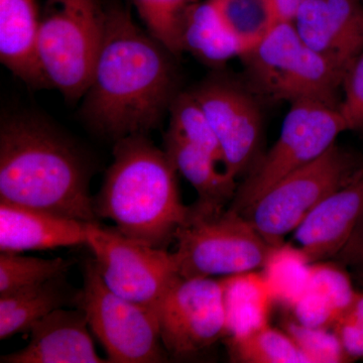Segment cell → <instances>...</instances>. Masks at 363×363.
I'll return each mask as SVG.
<instances>
[{"label":"cell","mask_w":363,"mask_h":363,"mask_svg":"<svg viewBox=\"0 0 363 363\" xmlns=\"http://www.w3.org/2000/svg\"><path fill=\"white\" fill-rule=\"evenodd\" d=\"M177 58L133 21L130 9L106 4L104 42L81 105L85 123L113 143L150 135L182 91Z\"/></svg>","instance_id":"obj_1"},{"label":"cell","mask_w":363,"mask_h":363,"mask_svg":"<svg viewBox=\"0 0 363 363\" xmlns=\"http://www.w3.org/2000/svg\"><path fill=\"white\" fill-rule=\"evenodd\" d=\"M83 150L44 117L11 114L0 124V201L99 223Z\"/></svg>","instance_id":"obj_2"},{"label":"cell","mask_w":363,"mask_h":363,"mask_svg":"<svg viewBox=\"0 0 363 363\" xmlns=\"http://www.w3.org/2000/svg\"><path fill=\"white\" fill-rule=\"evenodd\" d=\"M177 169L149 135L114 143L113 161L94 200L98 219L128 238L167 250L192 208L181 199Z\"/></svg>","instance_id":"obj_3"},{"label":"cell","mask_w":363,"mask_h":363,"mask_svg":"<svg viewBox=\"0 0 363 363\" xmlns=\"http://www.w3.org/2000/svg\"><path fill=\"white\" fill-rule=\"evenodd\" d=\"M245 82L271 102L312 99L338 107L342 76L306 45L292 21H281L240 57Z\"/></svg>","instance_id":"obj_4"},{"label":"cell","mask_w":363,"mask_h":363,"mask_svg":"<svg viewBox=\"0 0 363 363\" xmlns=\"http://www.w3.org/2000/svg\"><path fill=\"white\" fill-rule=\"evenodd\" d=\"M106 23L102 0H47L40 13L38 56L52 89L68 102L89 87Z\"/></svg>","instance_id":"obj_5"},{"label":"cell","mask_w":363,"mask_h":363,"mask_svg":"<svg viewBox=\"0 0 363 363\" xmlns=\"http://www.w3.org/2000/svg\"><path fill=\"white\" fill-rule=\"evenodd\" d=\"M192 208V206H191ZM174 252L184 278H214L264 269L274 247L245 215L228 210L198 213L177 231Z\"/></svg>","instance_id":"obj_6"},{"label":"cell","mask_w":363,"mask_h":363,"mask_svg":"<svg viewBox=\"0 0 363 363\" xmlns=\"http://www.w3.org/2000/svg\"><path fill=\"white\" fill-rule=\"evenodd\" d=\"M363 172L360 157L334 143L310 164L281 179L243 213L272 247L284 245L327 196Z\"/></svg>","instance_id":"obj_7"},{"label":"cell","mask_w":363,"mask_h":363,"mask_svg":"<svg viewBox=\"0 0 363 363\" xmlns=\"http://www.w3.org/2000/svg\"><path fill=\"white\" fill-rule=\"evenodd\" d=\"M344 131L338 107L312 99L291 104L278 140L238 186L230 209L245 213L274 184L321 157Z\"/></svg>","instance_id":"obj_8"},{"label":"cell","mask_w":363,"mask_h":363,"mask_svg":"<svg viewBox=\"0 0 363 363\" xmlns=\"http://www.w3.org/2000/svg\"><path fill=\"white\" fill-rule=\"evenodd\" d=\"M91 332L112 363H159L168 359L156 311L112 292L94 259L86 262L82 289L76 297Z\"/></svg>","instance_id":"obj_9"},{"label":"cell","mask_w":363,"mask_h":363,"mask_svg":"<svg viewBox=\"0 0 363 363\" xmlns=\"http://www.w3.org/2000/svg\"><path fill=\"white\" fill-rule=\"evenodd\" d=\"M87 234L86 247L94 255L98 272L112 292L156 311L162 295L179 274L174 253L100 223L88 224Z\"/></svg>","instance_id":"obj_10"},{"label":"cell","mask_w":363,"mask_h":363,"mask_svg":"<svg viewBox=\"0 0 363 363\" xmlns=\"http://www.w3.org/2000/svg\"><path fill=\"white\" fill-rule=\"evenodd\" d=\"M189 91L202 107L218 138L226 173L236 179L252 169L264 123L259 98L245 81L222 69L212 71Z\"/></svg>","instance_id":"obj_11"},{"label":"cell","mask_w":363,"mask_h":363,"mask_svg":"<svg viewBox=\"0 0 363 363\" xmlns=\"http://www.w3.org/2000/svg\"><path fill=\"white\" fill-rule=\"evenodd\" d=\"M162 345L183 358L214 345L225 336L221 279L177 274L156 308Z\"/></svg>","instance_id":"obj_12"},{"label":"cell","mask_w":363,"mask_h":363,"mask_svg":"<svg viewBox=\"0 0 363 363\" xmlns=\"http://www.w3.org/2000/svg\"><path fill=\"white\" fill-rule=\"evenodd\" d=\"M293 23L306 45L342 78L363 52V4L359 0H306Z\"/></svg>","instance_id":"obj_13"},{"label":"cell","mask_w":363,"mask_h":363,"mask_svg":"<svg viewBox=\"0 0 363 363\" xmlns=\"http://www.w3.org/2000/svg\"><path fill=\"white\" fill-rule=\"evenodd\" d=\"M363 211V172L327 196L294 231L298 248L310 264L335 257L350 240Z\"/></svg>","instance_id":"obj_14"},{"label":"cell","mask_w":363,"mask_h":363,"mask_svg":"<svg viewBox=\"0 0 363 363\" xmlns=\"http://www.w3.org/2000/svg\"><path fill=\"white\" fill-rule=\"evenodd\" d=\"M81 309L54 310L30 330L28 345L2 355L1 363H104Z\"/></svg>","instance_id":"obj_15"},{"label":"cell","mask_w":363,"mask_h":363,"mask_svg":"<svg viewBox=\"0 0 363 363\" xmlns=\"http://www.w3.org/2000/svg\"><path fill=\"white\" fill-rule=\"evenodd\" d=\"M86 222L0 201V252L21 253L87 245Z\"/></svg>","instance_id":"obj_16"},{"label":"cell","mask_w":363,"mask_h":363,"mask_svg":"<svg viewBox=\"0 0 363 363\" xmlns=\"http://www.w3.org/2000/svg\"><path fill=\"white\" fill-rule=\"evenodd\" d=\"M38 0H0V62L33 90L52 89L38 56Z\"/></svg>","instance_id":"obj_17"},{"label":"cell","mask_w":363,"mask_h":363,"mask_svg":"<svg viewBox=\"0 0 363 363\" xmlns=\"http://www.w3.org/2000/svg\"><path fill=\"white\" fill-rule=\"evenodd\" d=\"M164 150L177 172L197 192V202L192 206L194 211H221L227 203L233 200L238 187L236 179L228 175L225 169H219L220 162L206 150L169 130L164 138Z\"/></svg>","instance_id":"obj_18"},{"label":"cell","mask_w":363,"mask_h":363,"mask_svg":"<svg viewBox=\"0 0 363 363\" xmlns=\"http://www.w3.org/2000/svg\"><path fill=\"white\" fill-rule=\"evenodd\" d=\"M357 292L342 269L315 262L304 290L290 307L300 323L328 328L347 309Z\"/></svg>","instance_id":"obj_19"},{"label":"cell","mask_w":363,"mask_h":363,"mask_svg":"<svg viewBox=\"0 0 363 363\" xmlns=\"http://www.w3.org/2000/svg\"><path fill=\"white\" fill-rule=\"evenodd\" d=\"M220 279L228 339L242 337L269 324L276 300L264 272H241Z\"/></svg>","instance_id":"obj_20"},{"label":"cell","mask_w":363,"mask_h":363,"mask_svg":"<svg viewBox=\"0 0 363 363\" xmlns=\"http://www.w3.org/2000/svg\"><path fill=\"white\" fill-rule=\"evenodd\" d=\"M182 52H187L213 70L229 60L242 56L245 48L228 30L211 0L189 9L181 30Z\"/></svg>","instance_id":"obj_21"},{"label":"cell","mask_w":363,"mask_h":363,"mask_svg":"<svg viewBox=\"0 0 363 363\" xmlns=\"http://www.w3.org/2000/svg\"><path fill=\"white\" fill-rule=\"evenodd\" d=\"M66 277L0 297V339L30 332L35 323L70 300Z\"/></svg>","instance_id":"obj_22"},{"label":"cell","mask_w":363,"mask_h":363,"mask_svg":"<svg viewBox=\"0 0 363 363\" xmlns=\"http://www.w3.org/2000/svg\"><path fill=\"white\" fill-rule=\"evenodd\" d=\"M211 1L228 30L245 48V52L262 42L281 23L272 0Z\"/></svg>","instance_id":"obj_23"},{"label":"cell","mask_w":363,"mask_h":363,"mask_svg":"<svg viewBox=\"0 0 363 363\" xmlns=\"http://www.w3.org/2000/svg\"><path fill=\"white\" fill-rule=\"evenodd\" d=\"M233 359L247 363H311L285 330L269 324L242 337L228 339Z\"/></svg>","instance_id":"obj_24"},{"label":"cell","mask_w":363,"mask_h":363,"mask_svg":"<svg viewBox=\"0 0 363 363\" xmlns=\"http://www.w3.org/2000/svg\"><path fill=\"white\" fill-rule=\"evenodd\" d=\"M69 260L56 257L45 259L21 253H0V297L44 285L66 277Z\"/></svg>","instance_id":"obj_25"},{"label":"cell","mask_w":363,"mask_h":363,"mask_svg":"<svg viewBox=\"0 0 363 363\" xmlns=\"http://www.w3.org/2000/svg\"><path fill=\"white\" fill-rule=\"evenodd\" d=\"M169 130L206 150L224 168L223 154L218 138L206 114L190 91L179 93L169 108Z\"/></svg>","instance_id":"obj_26"},{"label":"cell","mask_w":363,"mask_h":363,"mask_svg":"<svg viewBox=\"0 0 363 363\" xmlns=\"http://www.w3.org/2000/svg\"><path fill=\"white\" fill-rule=\"evenodd\" d=\"M147 32L180 57L181 30L189 9L199 0H130Z\"/></svg>","instance_id":"obj_27"},{"label":"cell","mask_w":363,"mask_h":363,"mask_svg":"<svg viewBox=\"0 0 363 363\" xmlns=\"http://www.w3.org/2000/svg\"><path fill=\"white\" fill-rule=\"evenodd\" d=\"M311 264L298 248L284 245L274 248L262 272L272 286L274 300L292 305L304 290Z\"/></svg>","instance_id":"obj_28"},{"label":"cell","mask_w":363,"mask_h":363,"mask_svg":"<svg viewBox=\"0 0 363 363\" xmlns=\"http://www.w3.org/2000/svg\"><path fill=\"white\" fill-rule=\"evenodd\" d=\"M285 331L295 340L311 363H341L352 362L344 351L334 331L323 327L307 326L297 320L285 323Z\"/></svg>","instance_id":"obj_29"},{"label":"cell","mask_w":363,"mask_h":363,"mask_svg":"<svg viewBox=\"0 0 363 363\" xmlns=\"http://www.w3.org/2000/svg\"><path fill=\"white\" fill-rule=\"evenodd\" d=\"M344 97L339 112L347 130H363V52L344 72L341 82Z\"/></svg>","instance_id":"obj_30"},{"label":"cell","mask_w":363,"mask_h":363,"mask_svg":"<svg viewBox=\"0 0 363 363\" xmlns=\"http://www.w3.org/2000/svg\"><path fill=\"white\" fill-rule=\"evenodd\" d=\"M332 328L351 360L363 357V291H357Z\"/></svg>","instance_id":"obj_31"},{"label":"cell","mask_w":363,"mask_h":363,"mask_svg":"<svg viewBox=\"0 0 363 363\" xmlns=\"http://www.w3.org/2000/svg\"><path fill=\"white\" fill-rule=\"evenodd\" d=\"M334 259L346 266L355 267L363 274V211L350 240Z\"/></svg>","instance_id":"obj_32"},{"label":"cell","mask_w":363,"mask_h":363,"mask_svg":"<svg viewBox=\"0 0 363 363\" xmlns=\"http://www.w3.org/2000/svg\"><path fill=\"white\" fill-rule=\"evenodd\" d=\"M279 21H294L306 0H272Z\"/></svg>","instance_id":"obj_33"},{"label":"cell","mask_w":363,"mask_h":363,"mask_svg":"<svg viewBox=\"0 0 363 363\" xmlns=\"http://www.w3.org/2000/svg\"><path fill=\"white\" fill-rule=\"evenodd\" d=\"M362 274V279H363V274Z\"/></svg>","instance_id":"obj_34"},{"label":"cell","mask_w":363,"mask_h":363,"mask_svg":"<svg viewBox=\"0 0 363 363\" xmlns=\"http://www.w3.org/2000/svg\"><path fill=\"white\" fill-rule=\"evenodd\" d=\"M359 1H362V4H363V0H359Z\"/></svg>","instance_id":"obj_35"}]
</instances>
